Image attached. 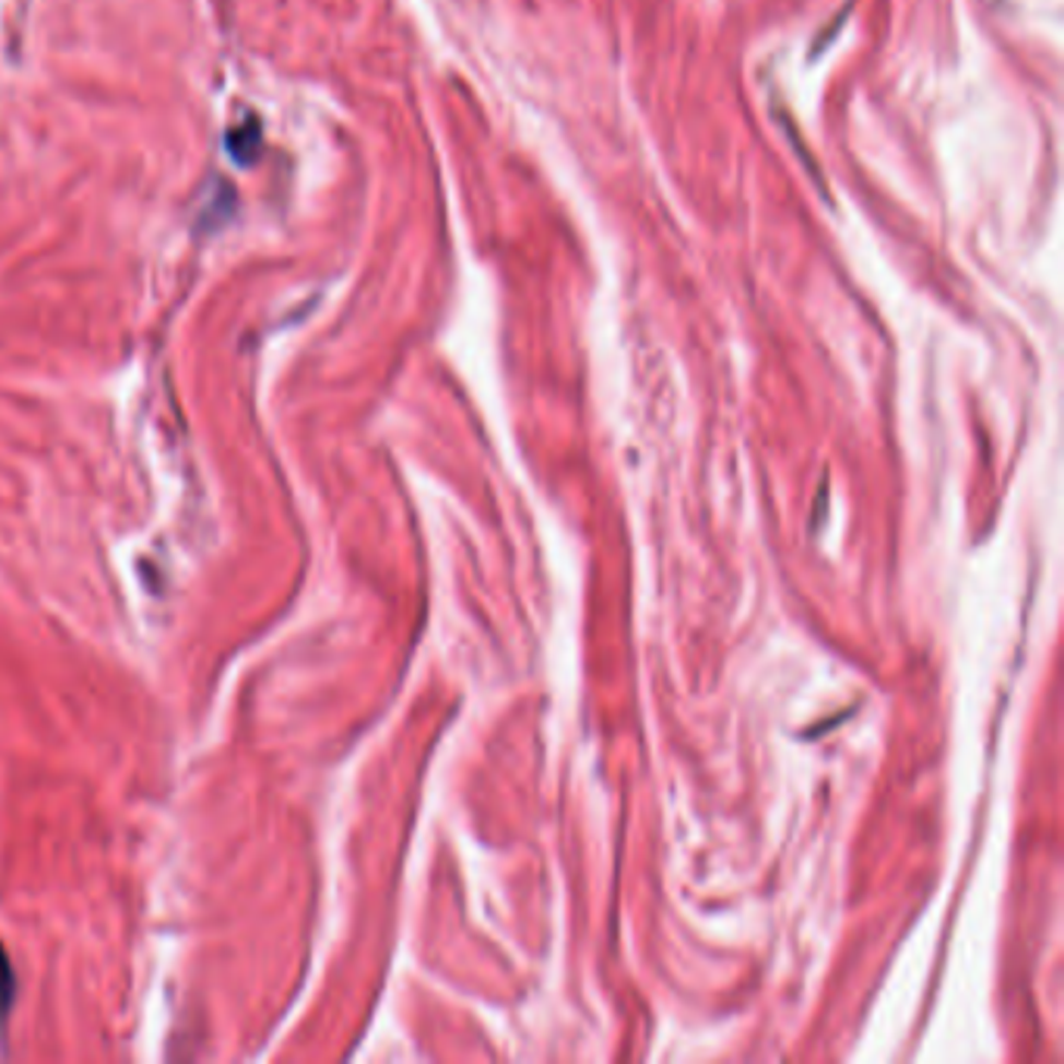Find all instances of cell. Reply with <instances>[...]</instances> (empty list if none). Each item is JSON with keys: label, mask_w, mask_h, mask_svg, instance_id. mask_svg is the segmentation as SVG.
Here are the masks:
<instances>
[{"label": "cell", "mask_w": 1064, "mask_h": 1064, "mask_svg": "<svg viewBox=\"0 0 1064 1064\" xmlns=\"http://www.w3.org/2000/svg\"><path fill=\"white\" fill-rule=\"evenodd\" d=\"M13 990H16L13 968H10V958L3 953V946H0V1021H7V1012H10V1002H13Z\"/></svg>", "instance_id": "cell-1"}]
</instances>
